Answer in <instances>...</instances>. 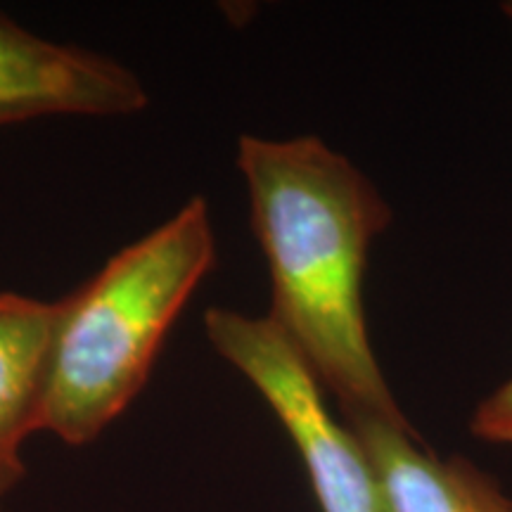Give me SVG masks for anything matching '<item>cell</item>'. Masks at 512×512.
Returning a JSON list of instances; mask_svg holds the SVG:
<instances>
[{
	"instance_id": "6da1fadb",
	"label": "cell",
	"mask_w": 512,
	"mask_h": 512,
	"mask_svg": "<svg viewBox=\"0 0 512 512\" xmlns=\"http://www.w3.org/2000/svg\"><path fill=\"white\" fill-rule=\"evenodd\" d=\"M238 169L271 275L268 320L335 396L344 418L413 427L377 363L363 304L370 245L392 223L380 190L313 136H242Z\"/></svg>"
},
{
	"instance_id": "7a4b0ae2",
	"label": "cell",
	"mask_w": 512,
	"mask_h": 512,
	"mask_svg": "<svg viewBox=\"0 0 512 512\" xmlns=\"http://www.w3.org/2000/svg\"><path fill=\"white\" fill-rule=\"evenodd\" d=\"M216 264L209 204L192 197L55 302L38 432L93 441L145 387L171 325Z\"/></svg>"
},
{
	"instance_id": "3957f363",
	"label": "cell",
	"mask_w": 512,
	"mask_h": 512,
	"mask_svg": "<svg viewBox=\"0 0 512 512\" xmlns=\"http://www.w3.org/2000/svg\"><path fill=\"white\" fill-rule=\"evenodd\" d=\"M204 332L223 361L264 396L309 472L320 512H389L361 441L325 406V389L268 316L211 306Z\"/></svg>"
},
{
	"instance_id": "277c9868",
	"label": "cell",
	"mask_w": 512,
	"mask_h": 512,
	"mask_svg": "<svg viewBox=\"0 0 512 512\" xmlns=\"http://www.w3.org/2000/svg\"><path fill=\"white\" fill-rule=\"evenodd\" d=\"M147 107L143 81L93 50L31 34L0 12V126L50 117H124Z\"/></svg>"
},
{
	"instance_id": "5b68a950",
	"label": "cell",
	"mask_w": 512,
	"mask_h": 512,
	"mask_svg": "<svg viewBox=\"0 0 512 512\" xmlns=\"http://www.w3.org/2000/svg\"><path fill=\"white\" fill-rule=\"evenodd\" d=\"M347 425L380 479L389 512H512V498L494 477L460 456H434L413 427L373 418Z\"/></svg>"
},
{
	"instance_id": "8992f818",
	"label": "cell",
	"mask_w": 512,
	"mask_h": 512,
	"mask_svg": "<svg viewBox=\"0 0 512 512\" xmlns=\"http://www.w3.org/2000/svg\"><path fill=\"white\" fill-rule=\"evenodd\" d=\"M55 332V302L0 292V456L38 432Z\"/></svg>"
},
{
	"instance_id": "52a82bcc",
	"label": "cell",
	"mask_w": 512,
	"mask_h": 512,
	"mask_svg": "<svg viewBox=\"0 0 512 512\" xmlns=\"http://www.w3.org/2000/svg\"><path fill=\"white\" fill-rule=\"evenodd\" d=\"M470 432L489 444L512 446V377L479 401L472 413Z\"/></svg>"
},
{
	"instance_id": "ba28073f",
	"label": "cell",
	"mask_w": 512,
	"mask_h": 512,
	"mask_svg": "<svg viewBox=\"0 0 512 512\" xmlns=\"http://www.w3.org/2000/svg\"><path fill=\"white\" fill-rule=\"evenodd\" d=\"M22 475L24 463L22 458H19V453H15V456H0V512H3L5 496L15 489Z\"/></svg>"
},
{
	"instance_id": "9c48e42d",
	"label": "cell",
	"mask_w": 512,
	"mask_h": 512,
	"mask_svg": "<svg viewBox=\"0 0 512 512\" xmlns=\"http://www.w3.org/2000/svg\"><path fill=\"white\" fill-rule=\"evenodd\" d=\"M503 12H505V17L512 19V0L510 3H503Z\"/></svg>"
}]
</instances>
